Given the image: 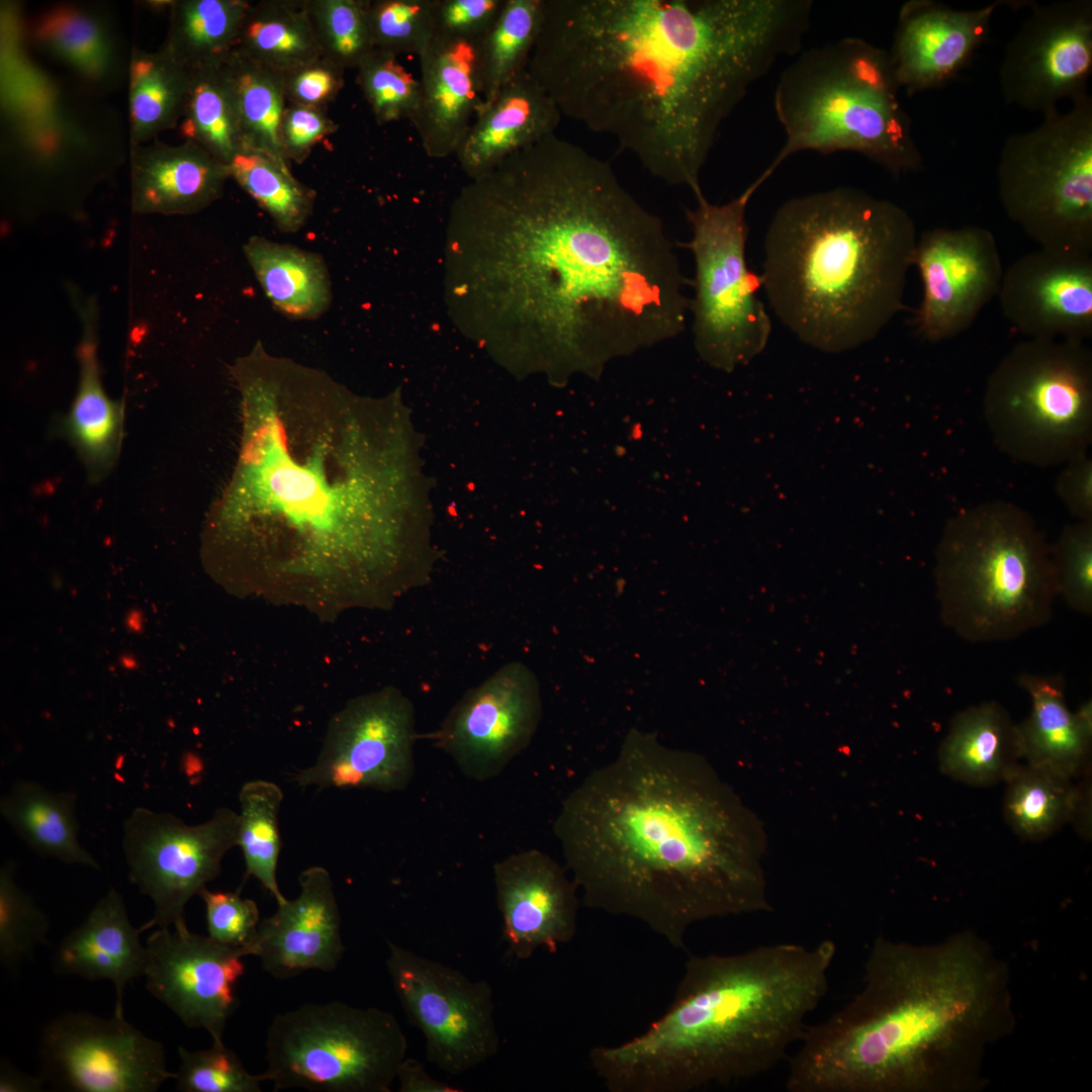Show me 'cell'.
I'll use <instances>...</instances> for the list:
<instances>
[{"instance_id":"43","label":"cell","mask_w":1092,"mask_h":1092,"mask_svg":"<svg viewBox=\"0 0 1092 1092\" xmlns=\"http://www.w3.org/2000/svg\"><path fill=\"white\" fill-rule=\"evenodd\" d=\"M231 177L254 198L283 233H296L312 213L315 193L300 183L285 162L243 151L230 164Z\"/></svg>"},{"instance_id":"12","label":"cell","mask_w":1092,"mask_h":1092,"mask_svg":"<svg viewBox=\"0 0 1092 1092\" xmlns=\"http://www.w3.org/2000/svg\"><path fill=\"white\" fill-rule=\"evenodd\" d=\"M265 1048L275 1091L389 1092L407 1041L392 1013L335 1000L277 1014Z\"/></svg>"},{"instance_id":"27","label":"cell","mask_w":1092,"mask_h":1092,"mask_svg":"<svg viewBox=\"0 0 1092 1092\" xmlns=\"http://www.w3.org/2000/svg\"><path fill=\"white\" fill-rule=\"evenodd\" d=\"M82 335L77 346L79 380L67 414L55 418L54 436L71 444L82 461L89 482L102 481L118 459L123 438L124 403L104 390L97 354L98 307L93 297L71 293Z\"/></svg>"},{"instance_id":"24","label":"cell","mask_w":1092,"mask_h":1092,"mask_svg":"<svg viewBox=\"0 0 1092 1092\" xmlns=\"http://www.w3.org/2000/svg\"><path fill=\"white\" fill-rule=\"evenodd\" d=\"M1002 3L961 10L935 0L905 2L888 51L900 89L912 95L958 76L985 41Z\"/></svg>"},{"instance_id":"18","label":"cell","mask_w":1092,"mask_h":1092,"mask_svg":"<svg viewBox=\"0 0 1092 1092\" xmlns=\"http://www.w3.org/2000/svg\"><path fill=\"white\" fill-rule=\"evenodd\" d=\"M1092 73V1L1033 4L1006 44L999 67L1004 101L1045 115L1064 99L1088 94Z\"/></svg>"},{"instance_id":"49","label":"cell","mask_w":1092,"mask_h":1092,"mask_svg":"<svg viewBox=\"0 0 1092 1092\" xmlns=\"http://www.w3.org/2000/svg\"><path fill=\"white\" fill-rule=\"evenodd\" d=\"M180 1066L175 1088L181 1092H260L263 1073L253 1075L224 1043L206 1050L178 1048Z\"/></svg>"},{"instance_id":"7","label":"cell","mask_w":1092,"mask_h":1092,"mask_svg":"<svg viewBox=\"0 0 1092 1092\" xmlns=\"http://www.w3.org/2000/svg\"><path fill=\"white\" fill-rule=\"evenodd\" d=\"M917 239L904 208L864 190L797 196L767 228L762 288L801 342L827 353L852 350L902 310Z\"/></svg>"},{"instance_id":"1","label":"cell","mask_w":1092,"mask_h":1092,"mask_svg":"<svg viewBox=\"0 0 1092 1092\" xmlns=\"http://www.w3.org/2000/svg\"><path fill=\"white\" fill-rule=\"evenodd\" d=\"M452 219L503 247L509 321L528 347L592 369L686 329L688 281L662 220L556 133L474 179Z\"/></svg>"},{"instance_id":"3","label":"cell","mask_w":1092,"mask_h":1092,"mask_svg":"<svg viewBox=\"0 0 1092 1092\" xmlns=\"http://www.w3.org/2000/svg\"><path fill=\"white\" fill-rule=\"evenodd\" d=\"M553 830L584 906L674 948L713 918L769 909L756 822L701 755L632 729L566 796Z\"/></svg>"},{"instance_id":"57","label":"cell","mask_w":1092,"mask_h":1092,"mask_svg":"<svg viewBox=\"0 0 1092 1092\" xmlns=\"http://www.w3.org/2000/svg\"><path fill=\"white\" fill-rule=\"evenodd\" d=\"M44 1081L42 1076L19 1072L5 1060L0 1065V1092H36L42 1090Z\"/></svg>"},{"instance_id":"42","label":"cell","mask_w":1092,"mask_h":1092,"mask_svg":"<svg viewBox=\"0 0 1092 1092\" xmlns=\"http://www.w3.org/2000/svg\"><path fill=\"white\" fill-rule=\"evenodd\" d=\"M282 801V790L264 780L246 783L239 793L238 846L244 855L245 879H257L277 905L286 900L276 877L281 850L278 814Z\"/></svg>"},{"instance_id":"5","label":"cell","mask_w":1092,"mask_h":1092,"mask_svg":"<svg viewBox=\"0 0 1092 1092\" xmlns=\"http://www.w3.org/2000/svg\"><path fill=\"white\" fill-rule=\"evenodd\" d=\"M860 991L807 1025L789 1092H971L1011 1033L1009 970L973 932L933 944L878 937Z\"/></svg>"},{"instance_id":"10","label":"cell","mask_w":1092,"mask_h":1092,"mask_svg":"<svg viewBox=\"0 0 1092 1092\" xmlns=\"http://www.w3.org/2000/svg\"><path fill=\"white\" fill-rule=\"evenodd\" d=\"M983 414L997 447L1033 466L1062 465L1092 443V352L1084 341L1028 339L988 378Z\"/></svg>"},{"instance_id":"31","label":"cell","mask_w":1092,"mask_h":1092,"mask_svg":"<svg viewBox=\"0 0 1092 1092\" xmlns=\"http://www.w3.org/2000/svg\"><path fill=\"white\" fill-rule=\"evenodd\" d=\"M1017 681L1031 701L1029 716L1017 724L1023 758L1074 779L1084 770L1092 739L1091 701L1071 712L1062 675L1022 672Z\"/></svg>"},{"instance_id":"16","label":"cell","mask_w":1092,"mask_h":1092,"mask_svg":"<svg viewBox=\"0 0 1092 1092\" xmlns=\"http://www.w3.org/2000/svg\"><path fill=\"white\" fill-rule=\"evenodd\" d=\"M412 701L395 688L351 700L330 721L321 751L298 770L301 788L402 791L415 775Z\"/></svg>"},{"instance_id":"22","label":"cell","mask_w":1092,"mask_h":1092,"mask_svg":"<svg viewBox=\"0 0 1092 1092\" xmlns=\"http://www.w3.org/2000/svg\"><path fill=\"white\" fill-rule=\"evenodd\" d=\"M998 300L1029 339L1092 337V254L1039 248L1003 272Z\"/></svg>"},{"instance_id":"53","label":"cell","mask_w":1092,"mask_h":1092,"mask_svg":"<svg viewBox=\"0 0 1092 1092\" xmlns=\"http://www.w3.org/2000/svg\"><path fill=\"white\" fill-rule=\"evenodd\" d=\"M345 69L321 56L284 74L287 104L328 108L344 87Z\"/></svg>"},{"instance_id":"23","label":"cell","mask_w":1092,"mask_h":1092,"mask_svg":"<svg viewBox=\"0 0 1092 1092\" xmlns=\"http://www.w3.org/2000/svg\"><path fill=\"white\" fill-rule=\"evenodd\" d=\"M496 901L509 953L530 959L538 948L555 952L577 931L578 888L549 854L527 849L493 864Z\"/></svg>"},{"instance_id":"29","label":"cell","mask_w":1092,"mask_h":1092,"mask_svg":"<svg viewBox=\"0 0 1092 1092\" xmlns=\"http://www.w3.org/2000/svg\"><path fill=\"white\" fill-rule=\"evenodd\" d=\"M561 117L526 69L476 115L455 157L468 177L480 178L512 154L555 133Z\"/></svg>"},{"instance_id":"4","label":"cell","mask_w":1092,"mask_h":1092,"mask_svg":"<svg viewBox=\"0 0 1092 1092\" xmlns=\"http://www.w3.org/2000/svg\"><path fill=\"white\" fill-rule=\"evenodd\" d=\"M231 374L240 447L207 515L205 565L223 582L247 561L280 572L349 568L364 502L349 467L346 392L326 372L271 355L261 343Z\"/></svg>"},{"instance_id":"52","label":"cell","mask_w":1092,"mask_h":1092,"mask_svg":"<svg viewBox=\"0 0 1092 1092\" xmlns=\"http://www.w3.org/2000/svg\"><path fill=\"white\" fill-rule=\"evenodd\" d=\"M507 0H435L434 34L481 39L497 21Z\"/></svg>"},{"instance_id":"36","label":"cell","mask_w":1092,"mask_h":1092,"mask_svg":"<svg viewBox=\"0 0 1092 1092\" xmlns=\"http://www.w3.org/2000/svg\"><path fill=\"white\" fill-rule=\"evenodd\" d=\"M234 51L283 74L321 57L306 0L249 1Z\"/></svg>"},{"instance_id":"6","label":"cell","mask_w":1092,"mask_h":1092,"mask_svg":"<svg viewBox=\"0 0 1092 1092\" xmlns=\"http://www.w3.org/2000/svg\"><path fill=\"white\" fill-rule=\"evenodd\" d=\"M836 945L824 939L691 954L667 1010L640 1034L590 1049L610 1092H693L774 1069L828 990Z\"/></svg>"},{"instance_id":"39","label":"cell","mask_w":1092,"mask_h":1092,"mask_svg":"<svg viewBox=\"0 0 1092 1092\" xmlns=\"http://www.w3.org/2000/svg\"><path fill=\"white\" fill-rule=\"evenodd\" d=\"M180 121L186 141L228 166L244 151L237 93L225 63L191 71Z\"/></svg>"},{"instance_id":"47","label":"cell","mask_w":1092,"mask_h":1092,"mask_svg":"<svg viewBox=\"0 0 1092 1092\" xmlns=\"http://www.w3.org/2000/svg\"><path fill=\"white\" fill-rule=\"evenodd\" d=\"M434 4L435 0H369L374 49L419 57L434 36Z\"/></svg>"},{"instance_id":"19","label":"cell","mask_w":1092,"mask_h":1092,"mask_svg":"<svg viewBox=\"0 0 1092 1092\" xmlns=\"http://www.w3.org/2000/svg\"><path fill=\"white\" fill-rule=\"evenodd\" d=\"M541 716L539 681L527 665L514 661L467 691L432 739L465 777L485 782L528 747Z\"/></svg>"},{"instance_id":"8","label":"cell","mask_w":1092,"mask_h":1092,"mask_svg":"<svg viewBox=\"0 0 1092 1092\" xmlns=\"http://www.w3.org/2000/svg\"><path fill=\"white\" fill-rule=\"evenodd\" d=\"M899 90L888 51L862 38L797 54L774 95L785 143L763 173L804 151L854 152L894 175L916 171L923 158Z\"/></svg>"},{"instance_id":"15","label":"cell","mask_w":1092,"mask_h":1092,"mask_svg":"<svg viewBox=\"0 0 1092 1092\" xmlns=\"http://www.w3.org/2000/svg\"><path fill=\"white\" fill-rule=\"evenodd\" d=\"M238 832L239 813L228 807L196 825L144 807L131 812L122 839L128 879L154 903L142 931L186 926L187 902L219 876L224 854L238 846Z\"/></svg>"},{"instance_id":"56","label":"cell","mask_w":1092,"mask_h":1092,"mask_svg":"<svg viewBox=\"0 0 1092 1092\" xmlns=\"http://www.w3.org/2000/svg\"><path fill=\"white\" fill-rule=\"evenodd\" d=\"M400 1092H459L458 1087L433 1078L423 1063L416 1059H404L396 1073Z\"/></svg>"},{"instance_id":"33","label":"cell","mask_w":1092,"mask_h":1092,"mask_svg":"<svg viewBox=\"0 0 1092 1092\" xmlns=\"http://www.w3.org/2000/svg\"><path fill=\"white\" fill-rule=\"evenodd\" d=\"M264 293L273 306L292 320H316L332 303L328 266L320 254L290 244L252 236L243 246Z\"/></svg>"},{"instance_id":"45","label":"cell","mask_w":1092,"mask_h":1092,"mask_svg":"<svg viewBox=\"0 0 1092 1092\" xmlns=\"http://www.w3.org/2000/svg\"><path fill=\"white\" fill-rule=\"evenodd\" d=\"M38 37L55 55L87 77L109 69L111 47L101 22L72 8H59L41 20Z\"/></svg>"},{"instance_id":"30","label":"cell","mask_w":1092,"mask_h":1092,"mask_svg":"<svg viewBox=\"0 0 1092 1092\" xmlns=\"http://www.w3.org/2000/svg\"><path fill=\"white\" fill-rule=\"evenodd\" d=\"M141 932L130 923L122 896L111 888L84 922L59 943L53 958L54 970L89 981H111L116 993L114 1014L123 1016L125 988L144 976L147 967V947L140 939Z\"/></svg>"},{"instance_id":"55","label":"cell","mask_w":1092,"mask_h":1092,"mask_svg":"<svg viewBox=\"0 0 1092 1092\" xmlns=\"http://www.w3.org/2000/svg\"><path fill=\"white\" fill-rule=\"evenodd\" d=\"M1056 493L1076 521H1092V459L1088 453L1065 463L1056 481Z\"/></svg>"},{"instance_id":"11","label":"cell","mask_w":1092,"mask_h":1092,"mask_svg":"<svg viewBox=\"0 0 1092 1092\" xmlns=\"http://www.w3.org/2000/svg\"><path fill=\"white\" fill-rule=\"evenodd\" d=\"M996 177L1006 216L1039 248L1092 254L1091 96L1009 135Z\"/></svg>"},{"instance_id":"32","label":"cell","mask_w":1092,"mask_h":1092,"mask_svg":"<svg viewBox=\"0 0 1092 1092\" xmlns=\"http://www.w3.org/2000/svg\"><path fill=\"white\" fill-rule=\"evenodd\" d=\"M1020 759L1023 755L1017 724L994 701L959 712L938 751L944 775L979 787L1005 781Z\"/></svg>"},{"instance_id":"26","label":"cell","mask_w":1092,"mask_h":1092,"mask_svg":"<svg viewBox=\"0 0 1092 1092\" xmlns=\"http://www.w3.org/2000/svg\"><path fill=\"white\" fill-rule=\"evenodd\" d=\"M481 39L434 34L419 56L420 99L410 120L430 158L455 156L482 109Z\"/></svg>"},{"instance_id":"35","label":"cell","mask_w":1092,"mask_h":1092,"mask_svg":"<svg viewBox=\"0 0 1092 1092\" xmlns=\"http://www.w3.org/2000/svg\"><path fill=\"white\" fill-rule=\"evenodd\" d=\"M1004 782L1006 821L1024 839H1043L1083 813L1088 816V793L1063 774L1025 762Z\"/></svg>"},{"instance_id":"9","label":"cell","mask_w":1092,"mask_h":1092,"mask_svg":"<svg viewBox=\"0 0 1092 1092\" xmlns=\"http://www.w3.org/2000/svg\"><path fill=\"white\" fill-rule=\"evenodd\" d=\"M933 576L943 625L970 643L1010 641L1045 625L1058 597L1043 533L1005 500L948 519Z\"/></svg>"},{"instance_id":"44","label":"cell","mask_w":1092,"mask_h":1092,"mask_svg":"<svg viewBox=\"0 0 1092 1092\" xmlns=\"http://www.w3.org/2000/svg\"><path fill=\"white\" fill-rule=\"evenodd\" d=\"M369 0H306L309 21L322 56L346 69H357L374 50Z\"/></svg>"},{"instance_id":"40","label":"cell","mask_w":1092,"mask_h":1092,"mask_svg":"<svg viewBox=\"0 0 1092 1092\" xmlns=\"http://www.w3.org/2000/svg\"><path fill=\"white\" fill-rule=\"evenodd\" d=\"M225 65L234 81L241 121L244 151L284 159L280 143V122L287 106L284 74L232 52Z\"/></svg>"},{"instance_id":"50","label":"cell","mask_w":1092,"mask_h":1092,"mask_svg":"<svg viewBox=\"0 0 1092 1092\" xmlns=\"http://www.w3.org/2000/svg\"><path fill=\"white\" fill-rule=\"evenodd\" d=\"M1050 558L1058 596L1074 612L1092 614V521L1065 526Z\"/></svg>"},{"instance_id":"20","label":"cell","mask_w":1092,"mask_h":1092,"mask_svg":"<svg viewBox=\"0 0 1092 1092\" xmlns=\"http://www.w3.org/2000/svg\"><path fill=\"white\" fill-rule=\"evenodd\" d=\"M913 266L922 282L916 329L932 343L967 331L998 295L1004 272L994 235L979 225L925 231Z\"/></svg>"},{"instance_id":"14","label":"cell","mask_w":1092,"mask_h":1092,"mask_svg":"<svg viewBox=\"0 0 1092 1092\" xmlns=\"http://www.w3.org/2000/svg\"><path fill=\"white\" fill-rule=\"evenodd\" d=\"M387 945L393 990L425 1037L427 1060L458 1076L494 1057L500 1038L491 986L389 940Z\"/></svg>"},{"instance_id":"46","label":"cell","mask_w":1092,"mask_h":1092,"mask_svg":"<svg viewBox=\"0 0 1092 1092\" xmlns=\"http://www.w3.org/2000/svg\"><path fill=\"white\" fill-rule=\"evenodd\" d=\"M49 920L35 901L16 883L14 866L0 871V961L14 970L48 942Z\"/></svg>"},{"instance_id":"41","label":"cell","mask_w":1092,"mask_h":1092,"mask_svg":"<svg viewBox=\"0 0 1092 1092\" xmlns=\"http://www.w3.org/2000/svg\"><path fill=\"white\" fill-rule=\"evenodd\" d=\"M544 7L545 0H507L497 21L481 39L482 108L494 100L506 84L527 69L542 26Z\"/></svg>"},{"instance_id":"21","label":"cell","mask_w":1092,"mask_h":1092,"mask_svg":"<svg viewBox=\"0 0 1092 1092\" xmlns=\"http://www.w3.org/2000/svg\"><path fill=\"white\" fill-rule=\"evenodd\" d=\"M145 944L148 991L187 1027L202 1028L213 1043H222L239 1006L236 985L249 950L191 932L187 925L158 928Z\"/></svg>"},{"instance_id":"51","label":"cell","mask_w":1092,"mask_h":1092,"mask_svg":"<svg viewBox=\"0 0 1092 1092\" xmlns=\"http://www.w3.org/2000/svg\"><path fill=\"white\" fill-rule=\"evenodd\" d=\"M198 896L205 905L207 935L219 943L247 948L251 956L261 921L256 902L242 898L238 892L207 888Z\"/></svg>"},{"instance_id":"28","label":"cell","mask_w":1092,"mask_h":1092,"mask_svg":"<svg viewBox=\"0 0 1092 1092\" xmlns=\"http://www.w3.org/2000/svg\"><path fill=\"white\" fill-rule=\"evenodd\" d=\"M230 167L191 141L130 145L132 211L188 215L220 197Z\"/></svg>"},{"instance_id":"25","label":"cell","mask_w":1092,"mask_h":1092,"mask_svg":"<svg viewBox=\"0 0 1092 1092\" xmlns=\"http://www.w3.org/2000/svg\"><path fill=\"white\" fill-rule=\"evenodd\" d=\"M299 895L260 921L251 956L270 976L285 980L309 970L334 971L345 952L341 913L330 873L310 867L298 877Z\"/></svg>"},{"instance_id":"37","label":"cell","mask_w":1092,"mask_h":1092,"mask_svg":"<svg viewBox=\"0 0 1092 1092\" xmlns=\"http://www.w3.org/2000/svg\"><path fill=\"white\" fill-rule=\"evenodd\" d=\"M248 4L246 0L172 1L161 49L190 71L225 63Z\"/></svg>"},{"instance_id":"34","label":"cell","mask_w":1092,"mask_h":1092,"mask_svg":"<svg viewBox=\"0 0 1092 1092\" xmlns=\"http://www.w3.org/2000/svg\"><path fill=\"white\" fill-rule=\"evenodd\" d=\"M76 798L74 793L51 792L37 783L20 781L2 797L0 811L39 855L99 870L96 859L78 840Z\"/></svg>"},{"instance_id":"13","label":"cell","mask_w":1092,"mask_h":1092,"mask_svg":"<svg viewBox=\"0 0 1092 1092\" xmlns=\"http://www.w3.org/2000/svg\"><path fill=\"white\" fill-rule=\"evenodd\" d=\"M766 179L761 175L723 204L695 194L686 208L693 238L687 244L695 259L692 331L699 354L711 365L731 370L758 355L771 332L768 313L757 295L760 275L748 269L746 209Z\"/></svg>"},{"instance_id":"2","label":"cell","mask_w":1092,"mask_h":1092,"mask_svg":"<svg viewBox=\"0 0 1092 1092\" xmlns=\"http://www.w3.org/2000/svg\"><path fill=\"white\" fill-rule=\"evenodd\" d=\"M811 0H545L528 71L655 178L702 191L720 127L801 51Z\"/></svg>"},{"instance_id":"48","label":"cell","mask_w":1092,"mask_h":1092,"mask_svg":"<svg viewBox=\"0 0 1092 1092\" xmlns=\"http://www.w3.org/2000/svg\"><path fill=\"white\" fill-rule=\"evenodd\" d=\"M357 71L358 84L379 123L412 117L420 99V83L396 56L374 49Z\"/></svg>"},{"instance_id":"38","label":"cell","mask_w":1092,"mask_h":1092,"mask_svg":"<svg viewBox=\"0 0 1092 1092\" xmlns=\"http://www.w3.org/2000/svg\"><path fill=\"white\" fill-rule=\"evenodd\" d=\"M191 71L161 48L135 49L129 64L128 110L130 143L145 144L181 120Z\"/></svg>"},{"instance_id":"17","label":"cell","mask_w":1092,"mask_h":1092,"mask_svg":"<svg viewBox=\"0 0 1092 1092\" xmlns=\"http://www.w3.org/2000/svg\"><path fill=\"white\" fill-rule=\"evenodd\" d=\"M42 1077L76 1092H154L176 1073L163 1044L123 1016L69 1012L49 1022L40 1039Z\"/></svg>"},{"instance_id":"54","label":"cell","mask_w":1092,"mask_h":1092,"mask_svg":"<svg viewBox=\"0 0 1092 1092\" xmlns=\"http://www.w3.org/2000/svg\"><path fill=\"white\" fill-rule=\"evenodd\" d=\"M336 122L327 108L287 104L279 128V143L284 159L289 163L304 162L313 147L335 132Z\"/></svg>"}]
</instances>
